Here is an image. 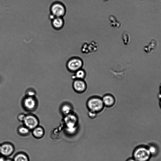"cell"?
Listing matches in <instances>:
<instances>
[{"instance_id": "cell-1", "label": "cell", "mask_w": 161, "mask_h": 161, "mask_svg": "<svg viewBox=\"0 0 161 161\" xmlns=\"http://www.w3.org/2000/svg\"><path fill=\"white\" fill-rule=\"evenodd\" d=\"M87 106L89 111L97 113L101 111L104 106L102 99L97 97L90 98L87 101Z\"/></svg>"}, {"instance_id": "cell-2", "label": "cell", "mask_w": 161, "mask_h": 161, "mask_svg": "<svg viewBox=\"0 0 161 161\" xmlns=\"http://www.w3.org/2000/svg\"><path fill=\"white\" fill-rule=\"evenodd\" d=\"M133 155L134 158L137 161H147L151 154L148 148L145 147L140 146L135 149Z\"/></svg>"}, {"instance_id": "cell-3", "label": "cell", "mask_w": 161, "mask_h": 161, "mask_svg": "<svg viewBox=\"0 0 161 161\" xmlns=\"http://www.w3.org/2000/svg\"><path fill=\"white\" fill-rule=\"evenodd\" d=\"M50 10L51 13L55 17H63L66 11L65 6L59 2L54 3L51 6Z\"/></svg>"}, {"instance_id": "cell-4", "label": "cell", "mask_w": 161, "mask_h": 161, "mask_svg": "<svg viewBox=\"0 0 161 161\" xmlns=\"http://www.w3.org/2000/svg\"><path fill=\"white\" fill-rule=\"evenodd\" d=\"M15 151L14 145L9 142H5L1 144L0 153L2 156L6 158L12 155Z\"/></svg>"}, {"instance_id": "cell-5", "label": "cell", "mask_w": 161, "mask_h": 161, "mask_svg": "<svg viewBox=\"0 0 161 161\" xmlns=\"http://www.w3.org/2000/svg\"><path fill=\"white\" fill-rule=\"evenodd\" d=\"M23 122L24 125L31 131L39 125V124L38 118L35 115L31 114L26 115Z\"/></svg>"}, {"instance_id": "cell-6", "label": "cell", "mask_w": 161, "mask_h": 161, "mask_svg": "<svg viewBox=\"0 0 161 161\" xmlns=\"http://www.w3.org/2000/svg\"><path fill=\"white\" fill-rule=\"evenodd\" d=\"M82 60L79 58H74L69 59L67 62V67L71 72H75L81 69L83 66Z\"/></svg>"}, {"instance_id": "cell-7", "label": "cell", "mask_w": 161, "mask_h": 161, "mask_svg": "<svg viewBox=\"0 0 161 161\" xmlns=\"http://www.w3.org/2000/svg\"><path fill=\"white\" fill-rule=\"evenodd\" d=\"M73 87L76 92L82 93L86 89L87 85L84 80L76 79L73 83Z\"/></svg>"}, {"instance_id": "cell-8", "label": "cell", "mask_w": 161, "mask_h": 161, "mask_svg": "<svg viewBox=\"0 0 161 161\" xmlns=\"http://www.w3.org/2000/svg\"><path fill=\"white\" fill-rule=\"evenodd\" d=\"M65 121L68 130H74L76 127L77 123V117L71 113L66 115Z\"/></svg>"}, {"instance_id": "cell-9", "label": "cell", "mask_w": 161, "mask_h": 161, "mask_svg": "<svg viewBox=\"0 0 161 161\" xmlns=\"http://www.w3.org/2000/svg\"><path fill=\"white\" fill-rule=\"evenodd\" d=\"M33 97H27L24 100V105L28 110L33 109L36 106V100Z\"/></svg>"}, {"instance_id": "cell-10", "label": "cell", "mask_w": 161, "mask_h": 161, "mask_svg": "<svg viewBox=\"0 0 161 161\" xmlns=\"http://www.w3.org/2000/svg\"><path fill=\"white\" fill-rule=\"evenodd\" d=\"M104 106L109 107L114 105L115 103L114 97L112 95L107 94L104 95L102 98Z\"/></svg>"}, {"instance_id": "cell-11", "label": "cell", "mask_w": 161, "mask_h": 161, "mask_svg": "<svg viewBox=\"0 0 161 161\" xmlns=\"http://www.w3.org/2000/svg\"><path fill=\"white\" fill-rule=\"evenodd\" d=\"M31 131L33 136L37 139H40L43 137L45 133L44 129L42 126L38 125Z\"/></svg>"}, {"instance_id": "cell-12", "label": "cell", "mask_w": 161, "mask_h": 161, "mask_svg": "<svg viewBox=\"0 0 161 161\" xmlns=\"http://www.w3.org/2000/svg\"><path fill=\"white\" fill-rule=\"evenodd\" d=\"M13 160V161H30L28 155L23 152H19L15 154Z\"/></svg>"}, {"instance_id": "cell-13", "label": "cell", "mask_w": 161, "mask_h": 161, "mask_svg": "<svg viewBox=\"0 0 161 161\" xmlns=\"http://www.w3.org/2000/svg\"><path fill=\"white\" fill-rule=\"evenodd\" d=\"M52 24L54 28L59 30L63 27L64 21L62 17H56L52 20Z\"/></svg>"}, {"instance_id": "cell-14", "label": "cell", "mask_w": 161, "mask_h": 161, "mask_svg": "<svg viewBox=\"0 0 161 161\" xmlns=\"http://www.w3.org/2000/svg\"><path fill=\"white\" fill-rule=\"evenodd\" d=\"M17 133L22 136L25 137L29 136L31 130L24 125L19 126L17 129Z\"/></svg>"}, {"instance_id": "cell-15", "label": "cell", "mask_w": 161, "mask_h": 161, "mask_svg": "<svg viewBox=\"0 0 161 161\" xmlns=\"http://www.w3.org/2000/svg\"><path fill=\"white\" fill-rule=\"evenodd\" d=\"M86 76V73L83 69H80L75 72L73 78L74 80L76 79L84 80Z\"/></svg>"}, {"instance_id": "cell-16", "label": "cell", "mask_w": 161, "mask_h": 161, "mask_svg": "<svg viewBox=\"0 0 161 161\" xmlns=\"http://www.w3.org/2000/svg\"><path fill=\"white\" fill-rule=\"evenodd\" d=\"M72 110V107L68 104H65L63 105L61 108L62 113L65 115L71 113Z\"/></svg>"}, {"instance_id": "cell-17", "label": "cell", "mask_w": 161, "mask_h": 161, "mask_svg": "<svg viewBox=\"0 0 161 161\" xmlns=\"http://www.w3.org/2000/svg\"><path fill=\"white\" fill-rule=\"evenodd\" d=\"M157 44L156 41L155 40H153L152 41L150 42L149 45L145 47L144 48V50H147L145 51L147 53H151L152 50L155 49V48L152 47V46H156Z\"/></svg>"}, {"instance_id": "cell-18", "label": "cell", "mask_w": 161, "mask_h": 161, "mask_svg": "<svg viewBox=\"0 0 161 161\" xmlns=\"http://www.w3.org/2000/svg\"><path fill=\"white\" fill-rule=\"evenodd\" d=\"M149 151L151 154H155L157 152V149L154 146H151L148 148Z\"/></svg>"}, {"instance_id": "cell-19", "label": "cell", "mask_w": 161, "mask_h": 161, "mask_svg": "<svg viewBox=\"0 0 161 161\" xmlns=\"http://www.w3.org/2000/svg\"><path fill=\"white\" fill-rule=\"evenodd\" d=\"M25 116L26 115H25V114L23 113H20L17 116L18 119L20 121L23 122Z\"/></svg>"}, {"instance_id": "cell-20", "label": "cell", "mask_w": 161, "mask_h": 161, "mask_svg": "<svg viewBox=\"0 0 161 161\" xmlns=\"http://www.w3.org/2000/svg\"><path fill=\"white\" fill-rule=\"evenodd\" d=\"M97 114L95 112L89 111L88 113V115L90 118L93 119L96 117Z\"/></svg>"}, {"instance_id": "cell-21", "label": "cell", "mask_w": 161, "mask_h": 161, "mask_svg": "<svg viewBox=\"0 0 161 161\" xmlns=\"http://www.w3.org/2000/svg\"><path fill=\"white\" fill-rule=\"evenodd\" d=\"M35 92L33 90H29L27 91L26 94L27 97H34L35 95Z\"/></svg>"}, {"instance_id": "cell-22", "label": "cell", "mask_w": 161, "mask_h": 161, "mask_svg": "<svg viewBox=\"0 0 161 161\" xmlns=\"http://www.w3.org/2000/svg\"><path fill=\"white\" fill-rule=\"evenodd\" d=\"M6 158L1 156L0 157V161H4Z\"/></svg>"}, {"instance_id": "cell-23", "label": "cell", "mask_w": 161, "mask_h": 161, "mask_svg": "<svg viewBox=\"0 0 161 161\" xmlns=\"http://www.w3.org/2000/svg\"><path fill=\"white\" fill-rule=\"evenodd\" d=\"M4 161H13V159L6 158Z\"/></svg>"}, {"instance_id": "cell-24", "label": "cell", "mask_w": 161, "mask_h": 161, "mask_svg": "<svg viewBox=\"0 0 161 161\" xmlns=\"http://www.w3.org/2000/svg\"><path fill=\"white\" fill-rule=\"evenodd\" d=\"M126 161H137L134 158H130L128 159V160H127Z\"/></svg>"}, {"instance_id": "cell-25", "label": "cell", "mask_w": 161, "mask_h": 161, "mask_svg": "<svg viewBox=\"0 0 161 161\" xmlns=\"http://www.w3.org/2000/svg\"><path fill=\"white\" fill-rule=\"evenodd\" d=\"M160 107L161 108V97H160Z\"/></svg>"}, {"instance_id": "cell-26", "label": "cell", "mask_w": 161, "mask_h": 161, "mask_svg": "<svg viewBox=\"0 0 161 161\" xmlns=\"http://www.w3.org/2000/svg\"><path fill=\"white\" fill-rule=\"evenodd\" d=\"M160 92H161V85L160 87Z\"/></svg>"}, {"instance_id": "cell-27", "label": "cell", "mask_w": 161, "mask_h": 161, "mask_svg": "<svg viewBox=\"0 0 161 161\" xmlns=\"http://www.w3.org/2000/svg\"><path fill=\"white\" fill-rule=\"evenodd\" d=\"M1 156H2V155H1V153H0V157Z\"/></svg>"}, {"instance_id": "cell-28", "label": "cell", "mask_w": 161, "mask_h": 161, "mask_svg": "<svg viewBox=\"0 0 161 161\" xmlns=\"http://www.w3.org/2000/svg\"><path fill=\"white\" fill-rule=\"evenodd\" d=\"M1 145V144L0 143V147Z\"/></svg>"}]
</instances>
